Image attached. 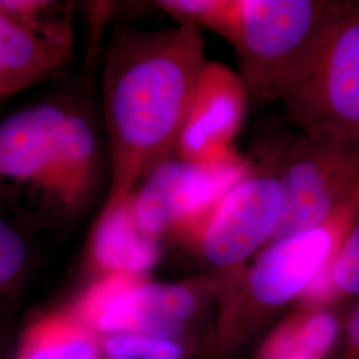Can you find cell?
<instances>
[{
    "mask_svg": "<svg viewBox=\"0 0 359 359\" xmlns=\"http://www.w3.org/2000/svg\"><path fill=\"white\" fill-rule=\"evenodd\" d=\"M206 63L203 31L192 25L114 35L103 65L111 185L102 210L126 203L152 169L176 154Z\"/></svg>",
    "mask_w": 359,
    "mask_h": 359,
    "instance_id": "6da1fadb",
    "label": "cell"
},
{
    "mask_svg": "<svg viewBox=\"0 0 359 359\" xmlns=\"http://www.w3.org/2000/svg\"><path fill=\"white\" fill-rule=\"evenodd\" d=\"M179 25L225 39L249 97L277 102L286 79L339 6L335 0H161Z\"/></svg>",
    "mask_w": 359,
    "mask_h": 359,
    "instance_id": "7a4b0ae2",
    "label": "cell"
},
{
    "mask_svg": "<svg viewBox=\"0 0 359 359\" xmlns=\"http://www.w3.org/2000/svg\"><path fill=\"white\" fill-rule=\"evenodd\" d=\"M278 102L305 135L359 140V0L339 1Z\"/></svg>",
    "mask_w": 359,
    "mask_h": 359,
    "instance_id": "3957f363",
    "label": "cell"
},
{
    "mask_svg": "<svg viewBox=\"0 0 359 359\" xmlns=\"http://www.w3.org/2000/svg\"><path fill=\"white\" fill-rule=\"evenodd\" d=\"M283 216L270 243L359 217V140L305 135L281 161Z\"/></svg>",
    "mask_w": 359,
    "mask_h": 359,
    "instance_id": "277c9868",
    "label": "cell"
},
{
    "mask_svg": "<svg viewBox=\"0 0 359 359\" xmlns=\"http://www.w3.org/2000/svg\"><path fill=\"white\" fill-rule=\"evenodd\" d=\"M252 167L253 161L238 152L208 164L173 156L152 169L132 194L136 219L160 243L167 237L189 241Z\"/></svg>",
    "mask_w": 359,
    "mask_h": 359,
    "instance_id": "5b68a950",
    "label": "cell"
},
{
    "mask_svg": "<svg viewBox=\"0 0 359 359\" xmlns=\"http://www.w3.org/2000/svg\"><path fill=\"white\" fill-rule=\"evenodd\" d=\"M281 161L266 157L226 193L189 243L213 266L233 268L271 241L283 216Z\"/></svg>",
    "mask_w": 359,
    "mask_h": 359,
    "instance_id": "8992f818",
    "label": "cell"
},
{
    "mask_svg": "<svg viewBox=\"0 0 359 359\" xmlns=\"http://www.w3.org/2000/svg\"><path fill=\"white\" fill-rule=\"evenodd\" d=\"M357 218H339L321 228L270 243L246 273L243 297L262 308H278L304 297L329 268Z\"/></svg>",
    "mask_w": 359,
    "mask_h": 359,
    "instance_id": "52a82bcc",
    "label": "cell"
},
{
    "mask_svg": "<svg viewBox=\"0 0 359 359\" xmlns=\"http://www.w3.org/2000/svg\"><path fill=\"white\" fill-rule=\"evenodd\" d=\"M249 92L228 65L208 60L180 132L176 154L192 163H217L236 152L233 142L244 123Z\"/></svg>",
    "mask_w": 359,
    "mask_h": 359,
    "instance_id": "ba28073f",
    "label": "cell"
},
{
    "mask_svg": "<svg viewBox=\"0 0 359 359\" xmlns=\"http://www.w3.org/2000/svg\"><path fill=\"white\" fill-rule=\"evenodd\" d=\"M68 102L29 104L0 124V189L38 197L44 206L59 133Z\"/></svg>",
    "mask_w": 359,
    "mask_h": 359,
    "instance_id": "9c48e42d",
    "label": "cell"
},
{
    "mask_svg": "<svg viewBox=\"0 0 359 359\" xmlns=\"http://www.w3.org/2000/svg\"><path fill=\"white\" fill-rule=\"evenodd\" d=\"M103 173V148L95 120L81 107L69 103L52 161L44 208L74 218L90 208Z\"/></svg>",
    "mask_w": 359,
    "mask_h": 359,
    "instance_id": "30bf717a",
    "label": "cell"
},
{
    "mask_svg": "<svg viewBox=\"0 0 359 359\" xmlns=\"http://www.w3.org/2000/svg\"><path fill=\"white\" fill-rule=\"evenodd\" d=\"M74 40L29 26L0 10V97L51 79L69 63Z\"/></svg>",
    "mask_w": 359,
    "mask_h": 359,
    "instance_id": "8fae6325",
    "label": "cell"
},
{
    "mask_svg": "<svg viewBox=\"0 0 359 359\" xmlns=\"http://www.w3.org/2000/svg\"><path fill=\"white\" fill-rule=\"evenodd\" d=\"M87 255L95 278L111 274L145 277L161 258V243L140 228L130 196L121 205L100 212Z\"/></svg>",
    "mask_w": 359,
    "mask_h": 359,
    "instance_id": "7c38bea8",
    "label": "cell"
},
{
    "mask_svg": "<svg viewBox=\"0 0 359 359\" xmlns=\"http://www.w3.org/2000/svg\"><path fill=\"white\" fill-rule=\"evenodd\" d=\"M197 308V290L189 283L142 280L126 298V333L164 337L188 321Z\"/></svg>",
    "mask_w": 359,
    "mask_h": 359,
    "instance_id": "4fadbf2b",
    "label": "cell"
},
{
    "mask_svg": "<svg viewBox=\"0 0 359 359\" xmlns=\"http://www.w3.org/2000/svg\"><path fill=\"white\" fill-rule=\"evenodd\" d=\"M18 359H100V350L95 333L68 309L29 325Z\"/></svg>",
    "mask_w": 359,
    "mask_h": 359,
    "instance_id": "5bb4252c",
    "label": "cell"
},
{
    "mask_svg": "<svg viewBox=\"0 0 359 359\" xmlns=\"http://www.w3.org/2000/svg\"><path fill=\"white\" fill-rule=\"evenodd\" d=\"M337 337L335 316L316 308L277 329L257 359H325L332 351Z\"/></svg>",
    "mask_w": 359,
    "mask_h": 359,
    "instance_id": "9a60e30c",
    "label": "cell"
},
{
    "mask_svg": "<svg viewBox=\"0 0 359 359\" xmlns=\"http://www.w3.org/2000/svg\"><path fill=\"white\" fill-rule=\"evenodd\" d=\"M359 294V217L347 231L326 271L304 295L309 306L320 308L338 297Z\"/></svg>",
    "mask_w": 359,
    "mask_h": 359,
    "instance_id": "2e32d148",
    "label": "cell"
},
{
    "mask_svg": "<svg viewBox=\"0 0 359 359\" xmlns=\"http://www.w3.org/2000/svg\"><path fill=\"white\" fill-rule=\"evenodd\" d=\"M29 249L20 231L0 212V317L26 278Z\"/></svg>",
    "mask_w": 359,
    "mask_h": 359,
    "instance_id": "e0dca14e",
    "label": "cell"
},
{
    "mask_svg": "<svg viewBox=\"0 0 359 359\" xmlns=\"http://www.w3.org/2000/svg\"><path fill=\"white\" fill-rule=\"evenodd\" d=\"M103 350L108 359H180L182 355L175 341L142 333L108 335Z\"/></svg>",
    "mask_w": 359,
    "mask_h": 359,
    "instance_id": "ac0fdd59",
    "label": "cell"
},
{
    "mask_svg": "<svg viewBox=\"0 0 359 359\" xmlns=\"http://www.w3.org/2000/svg\"><path fill=\"white\" fill-rule=\"evenodd\" d=\"M4 102H7V100H6V99H4V97H0V105H1V104L4 103Z\"/></svg>",
    "mask_w": 359,
    "mask_h": 359,
    "instance_id": "d6986e66",
    "label": "cell"
}]
</instances>
